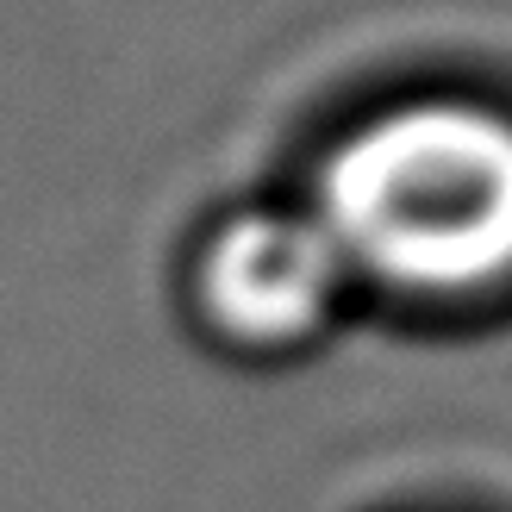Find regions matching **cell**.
Instances as JSON below:
<instances>
[{"label":"cell","instance_id":"obj_1","mask_svg":"<svg viewBox=\"0 0 512 512\" xmlns=\"http://www.w3.org/2000/svg\"><path fill=\"white\" fill-rule=\"evenodd\" d=\"M319 232L344 275L406 294H475L512 275V125L425 100L369 119L319 175Z\"/></svg>","mask_w":512,"mask_h":512},{"label":"cell","instance_id":"obj_2","mask_svg":"<svg viewBox=\"0 0 512 512\" xmlns=\"http://www.w3.org/2000/svg\"><path fill=\"white\" fill-rule=\"evenodd\" d=\"M338 281L344 263L319 232V219H294V213L232 219L213 238L207 269H200L213 319L250 344H281L313 331L331 294H338Z\"/></svg>","mask_w":512,"mask_h":512}]
</instances>
